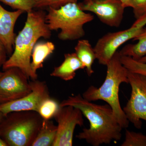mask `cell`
Wrapping results in <instances>:
<instances>
[{
  "mask_svg": "<svg viewBox=\"0 0 146 146\" xmlns=\"http://www.w3.org/2000/svg\"><path fill=\"white\" fill-rule=\"evenodd\" d=\"M60 107L71 106L80 110L89 120V128H84L76 136L93 146L110 144L119 141L123 128L118 122L112 108L108 105H98L89 101L80 94L68 97L60 103Z\"/></svg>",
  "mask_w": 146,
  "mask_h": 146,
  "instance_id": "6da1fadb",
  "label": "cell"
},
{
  "mask_svg": "<svg viewBox=\"0 0 146 146\" xmlns=\"http://www.w3.org/2000/svg\"><path fill=\"white\" fill-rule=\"evenodd\" d=\"M27 13L25 25L15 38L14 50L3 65V69L5 71L13 67L18 68L29 79L35 80L37 79L33 74L31 67L33 50L39 38H50L52 31L47 25L44 11L33 9Z\"/></svg>",
  "mask_w": 146,
  "mask_h": 146,
  "instance_id": "7a4b0ae2",
  "label": "cell"
},
{
  "mask_svg": "<svg viewBox=\"0 0 146 146\" xmlns=\"http://www.w3.org/2000/svg\"><path fill=\"white\" fill-rule=\"evenodd\" d=\"M106 66V75L103 84L98 88L89 86L82 96L89 101L101 100L107 102L112 108L120 125L123 129H126L129 122L121 107L119 94L121 84H129L128 70L121 62V55L118 51Z\"/></svg>",
  "mask_w": 146,
  "mask_h": 146,
  "instance_id": "3957f363",
  "label": "cell"
},
{
  "mask_svg": "<svg viewBox=\"0 0 146 146\" xmlns=\"http://www.w3.org/2000/svg\"><path fill=\"white\" fill-rule=\"evenodd\" d=\"M43 120L35 111L11 112L0 124V135L8 146H32Z\"/></svg>",
  "mask_w": 146,
  "mask_h": 146,
  "instance_id": "277c9868",
  "label": "cell"
},
{
  "mask_svg": "<svg viewBox=\"0 0 146 146\" xmlns=\"http://www.w3.org/2000/svg\"><path fill=\"white\" fill-rule=\"evenodd\" d=\"M46 19L51 31L60 30V40L73 41L85 35L84 26L93 21L94 16L81 9L78 3H70L59 8H48Z\"/></svg>",
  "mask_w": 146,
  "mask_h": 146,
  "instance_id": "5b68a950",
  "label": "cell"
},
{
  "mask_svg": "<svg viewBox=\"0 0 146 146\" xmlns=\"http://www.w3.org/2000/svg\"><path fill=\"white\" fill-rule=\"evenodd\" d=\"M128 78L131 94L123 109L129 122L140 129L142 126L141 120L146 121V77L128 71Z\"/></svg>",
  "mask_w": 146,
  "mask_h": 146,
  "instance_id": "8992f818",
  "label": "cell"
},
{
  "mask_svg": "<svg viewBox=\"0 0 146 146\" xmlns=\"http://www.w3.org/2000/svg\"><path fill=\"white\" fill-rule=\"evenodd\" d=\"M144 27L131 26L129 28L106 33L98 40L94 47L99 63L106 65L120 46L142 33Z\"/></svg>",
  "mask_w": 146,
  "mask_h": 146,
  "instance_id": "52a82bcc",
  "label": "cell"
},
{
  "mask_svg": "<svg viewBox=\"0 0 146 146\" xmlns=\"http://www.w3.org/2000/svg\"><path fill=\"white\" fill-rule=\"evenodd\" d=\"M29 79L16 67L5 70L0 77V105L19 99L31 91Z\"/></svg>",
  "mask_w": 146,
  "mask_h": 146,
  "instance_id": "ba28073f",
  "label": "cell"
},
{
  "mask_svg": "<svg viewBox=\"0 0 146 146\" xmlns=\"http://www.w3.org/2000/svg\"><path fill=\"white\" fill-rule=\"evenodd\" d=\"M57 123L56 137L52 146H72L76 126L84 125L83 114L77 108L67 106L60 107L55 115Z\"/></svg>",
  "mask_w": 146,
  "mask_h": 146,
  "instance_id": "9c48e42d",
  "label": "cell"
},
{
  "mask_svg": "<svg viewBox=\"0 0 146 146\" xmlns=\"http://www.w3.org/2000/svg\"><path fill=\"white\" fill-rule=\"evenodd\" d=\"M78 5L84 11L94 13L102 23L112 27L120 26L125 8L120 0H84Z\"/></svg>",
  "mask_w": 146,
  "mask_h": 146,
  "instance_id": "30bf717a",
  "label": "cell"
},
{
  "mask_svg": "<svg viewBox=\"0 0 146 146\" xmlns=\"http://www.w3.org/2000/svg\"><path fill=\"white\" fill-rule=\"evenodd\" d=\"M31 91L25 96L0 105V112L5 117L16 111H33L38 113L42 102L50 98V92L46 83L37 79L30 81Z\"/></svg>",
  "mask_w": 146,
  "mask_h": 146,
  "instance_id": "8fae6325",
  "label": "cell"
},
{
  "mask_svg": "<svg viewBox=\"0 0 146 146\" xmlns=\"http://www.w3.org/2000/svg\"><path fill=\"white\" fill-rule=\"evenodd\" d=\"M24 12L20 10L9 11L0 3V39L5 46L8 54L13 52L16 36L14 32L15 24L18 18Z\"/></svg>",
  "mask_w": 146,
  "mask_h": 146,
  "instance_id": "7c38bea8",
  "label": "cell"
},
{
  "mask_svg": "<svg viewBox=\"0 0 146 146\" xmlns=\"http://www.w3.org/2000/svg\"><path fill=\"white\" fill-rule=\"evenodd\" d=\"M85 69L75 52L64 54V60L61 65L55 67L50 76L65 81L72 80L75 77L76 72Z\"/></svg>",
  "mask_w": 146,
  "mask_h": 146,
  "instance_id": "4fadbf2b",
  "label": "cell"
},
{
  "mask_svg": "<svg viewBox=\"0 0 146 146\" xmlns=\"http://www.w3.org/2000/svg\"><path fill=\"white\" fill-rule=\"evenodd\" d=\"M55 46L52 42H37L35 45L32 53V61L31 67L33 74L36 79V71L43 68L44 61L53 52Z\"/></svg>",
  "mask_w": 146,
  "mask_h": 146,
  "instance_id": "5bb4252c",
  "label": "cell"
},
{
  "mask_svg": "<svg viewBox=\"0 0 146 146\" xmlns=\"http://www.w3.org/2000/svg\"><path fill=\"white\" fill-rule=\"evenodd\" d=\"M75 50L76 54L86 69V74L89 76H91L94 73L92 66L96 59L94 48L92 47L89 40L79 39L75 47Z\"/></svg>",
  "mask_w": 146,
  "mask_h": 146,
  "instance_id": "9a60e30c",
  "label": "cell"
},
{
  "mask_svg": "<svg viewBox=\"0 0 146 146\" xmlns=\"http://www.w3.org/2000/svg\"><path fill=\"white\" fill-rule=\"evenodd\" d=\"M57 126L50 120H44L32 146H52L56 137Z\"/></svg>",
  "mask_w": 146,
  "mask_h": 146,
  "instance_id": "2e32d148",
  "label": "cell"
},
{
  "mask_svg": "<svg viewBox=\"0 0 146 146\" xmlns=\"http://www.w3.org/2000/svg\"><path fill=\"white\" fill-rule=\"evenodd\" d=\"M133 40H138L136 44H129L126 45L119 53L121 56H129L134 60H138L146 55V27Z\"/></svg>",
  "mask_w": 146,
  "mask_h": 146,
  "instance_id": "e0dca14e",
  "label": "cell"
},
{
  "mask_svg": "<svg viewBox=\"0 0 146 146\" xmlns=\"http://www.w3.org/2000/svg\"><path fill=\"white\" fill-rule=\"evenodd\" d=\"M60 107V103L50 97L42 102L38 113L43 119L50 120L54 117Z\"/></svg>",
  "mask_w": 146,
  "mask_h": 146,
  "instance_id": "ac0fdd59",
  "label": "cell"
},
{
  "mask_svg": "<svg viewBox=\"0 0 146 146\" xmlns=\"http://www.w3.org/2000/svg\"><path fill=\"white\" fill-rule=\"evenodd\" d=\"M121 60L123 65L129 72L140 74L146 77V63H142L125 56L121 55Z\"/></svg>",
  "mask_w": 146,
  "mask_h": 146,
  "instance_id": "d6986e66",
  "label": "cell"
},
{
  "mask_svg": "<svg viewBox=\"0 0 146 146\" xmlns=\"http://www.w3.org/2000/svg\"><path fill=\"white\" fill-rule=\"evenodd\" d=\"M121 146H146V135L126 129L125 139Z\"/></svg>",
  "mask_w": 146,
  "mask_h": 146,
  "instance_id": "ffe728a7",
  "label": "cell"
},
{
  "mask_svg": "<svg viewBox=\"0 0 146 146\" xmlns=\"http://www.w3.org/2000/svg\"><path fill=\"white\" fill-rule=\"evenodd\" d=\"M0 2L9 6L13 9L23 11L27 13L34 8L33 0H0Z\"/></svg>",
  "mask_w": 146,
  "mask_h": 146,
  "instance_id": "44dd1931",
  "label": "cell"
},
{
  "mask_svg": "<svg viewBox=\"0 0 146 146\" xmlns=\"http://www.w3.org/2000/svg\"><path fill=\"white\" fill-rule=\"evenodd\" d=\"M34 8L58 9L70 3H77L78 0H33Z\"/></svg>",
  "mask_w": 146,
  "mask_h": 146,
  "instance_id": "7402d4cb",
  "label": "cell"
},
{
  "mask_svg": "<svg viewBox=\"0 0 146 146\" xmlns=\"http://www.w3.org/2000/svg\"><path fill=\"white\" fill-rule=\"evenodd\" d=\"M131 7L136 19L146 14V0H131Z\"/></svg>",
  "mask_w": 146,
  "mask_h": 146,
  "instance_id": "603a6c76",
  "label": "cell"
},
{
  "mask_svg": "<svg viewBox=\"0 0 146 146\" xmlns=\"http://www.w3.org/2000/svg\"><path fill=\"white\" fill-rule=\"evenodd\" d=\"M8 54L5 46L0 39V67L3 66L7 59V55Z\"/></svg>",
  "mask_w": 146,
  "mask_h": 146,
  "instance_id": "cb8c5ba5",
  "label": "cell"
},
{
  "mask_svg": "<svg viewBox=\"0 0 146 146\" xmlns=\"http://www.w3.org/2000/svg\"><path fill=\"white\" fill-rule=\"evenodd\" d=\"M146 25V14L140 18L136 19L135 22L131 26L138 27H144Z\"/></svg>",
  "mask_w": 146,
  "mask_h": 146,
  "instance_id": "d4e9b609",
  "label": "cell"
},
{
  "mask_svg": "<svg viewBox=\"0 0 146 146\" xmlns=\"http://www.w3.org/2000/svg\"><path fill=\"white\" fill-rule=\"evenodd\" d=\"M123 3L124 6L125 8L127 7H131V0H120Z\"/></svg>",
  "mask_w": 146,
  "mask_h": 146,
  "instance_id": "484cf974",
  "label": "cell"
},
{
  "mask_svg": "<svg viewBox=\"0 0 146 146\" xmlns=\"http://www.w3.org/2000/svg\"><path fill=\"white\" fill-rule=\"evenodd\" d=\"M7 144L4 141L0 135V146H7Z\"/></svg>",
  "mask_w": 146,
  "mask_h": 146,
  "instance_id": "4316f807",
  "label": "cell"
},
{
  "mask_svg": "<svg viewBox=\"0 0 146 146\" xmlns=\"http://www.w3.org/2000/svg\"><path fill=\"white\" fill-rule=\"evenodd\" d=\"M138 61L140 62H142V63H146V55L145 56L142 58L140 60H138Z\"/></svg>",
  "mask_w": 146,
  "mask_h": 146,
  "instance_id": "83f0119b",
  "label": "cell"
},
{
  "mask_svg": "<svg viewBox=\"0 0 146 146\" xmlns=\"http://www.w3.org/2000/svg\"><path fill=\"white\" fill-rule=\"evenodd\" d=\"M5 118V117L0 112V124L3 121V120H4Z\"/></svg>",
  "mask_w": 146,
  "mask_h": 146,
  "instance_id": "f1b7e54d",
  "label": "cell"
},
{
  "mask_svg": "<svg viewBox=\"0 0 146 146\" xmlns=\"http://www.w3.org/2000/svg\"><path fill=\"white\" fill-rule=\"evenodd\" d=\"M3 72H0V77L2 76V75L3 74Z\"/></svg>",
  "mask_w": 146,
  "mask_h": 146,
  "instance_id": "f546056e",
  "label": "cell"
}]
</instances>
